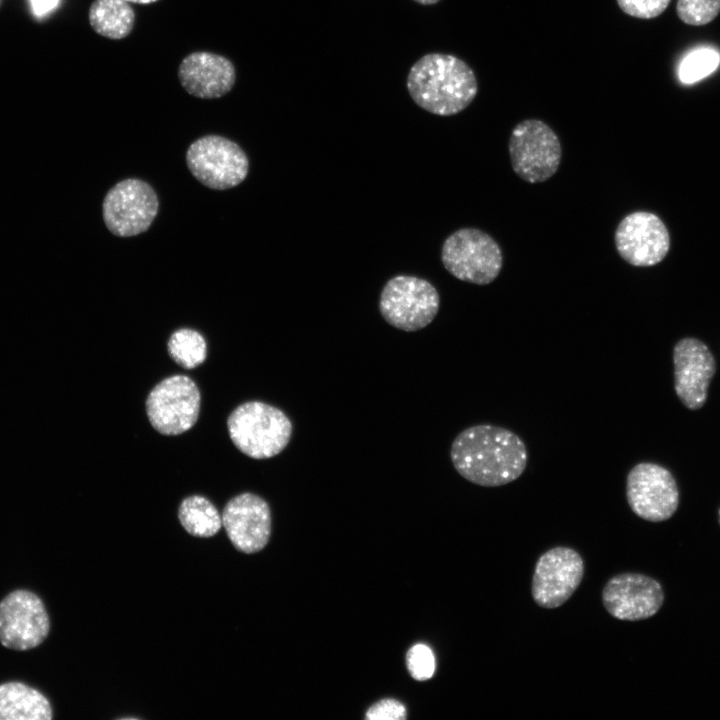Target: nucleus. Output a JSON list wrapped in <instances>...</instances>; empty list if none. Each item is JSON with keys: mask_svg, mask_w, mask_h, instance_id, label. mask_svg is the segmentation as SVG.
<instances>
[{"mask_svg": "<svg viewBox=\"0 0 720 720\" xmlns=\"http://www.w3.org/2000/svg\"><path fill=\"white\" fill-rule=\"evenodd\" d=\"M450 458L455 470L467 481L483 487H498L523 474L528 452L524 441L511 430L478 424L455 437Z\"/></svg>", "mask_w": 720, "mask_h": 720, "instance_id": "1", "label": "nucleus"}, {"mask_svg": "<svg viewBox=\"0 0 720 720\" xmlns=\"http://www.w3.org/2000/svg\"><path fill=\"white\" fill-rule=\"evenodd\" d=\"M407 90L422 109L440 116L455 115L474 100L478 83L471 67L460 58L429 53L409 70Z\"/></svg>", "mask_w": 720, "mask_h": 720, "instance_id": "2", "label": "nucleus"}, {"mask_svg": "<svg viewBox=\"0 0 720 720\" xmlns=\"http://www.w3.org/2000/svg\"><path fill=\"white\" fill-rule=\"evenodd\" d=\"M227 429L233 444L243 454L268 459L286 448L293 426L281 409L261 401H248L230 413Z\"/></svg>", "mask_w": 720, "mask_h": 720, "instance_id": "3", "label": "nucleus"}, {"mask_svg": "<svg viewBox=\"0 0 720 720\" xmlns=\"http://www.w3.org/2000/svg\"><path fill=\"white\" fill-rule=\"evenodd\" d=\"M441 260L451 275L477 285L493 282L503 264L498 243L476 228H461L449 235L442 245Z\"/></svg>", "mask_w": 720, "mask_h": 720, "instance_id": "4", "label": "nucleus"}, {"mask_svg": "<svg viewBox=\"0 0 720 720\" xmlns=\"http://www.w3.org/2000/svg\"><path fill=\"white\" fill-rule=\"evenodd\" d=\"M440 296L427 280L397 275L384 285L379 299V311L391 326L413 332L425 328L436 317Z\"/></svg>", "mask_w": 720, "mask_h": 720, "instance_id": "5", "label": "nucleus"}, {"mask_svg": "<svg viewBox=\"0 0 720 720\" xmlns=\"http://www.w3.org/2000/svg\"><path fill=\"white\" fill-rule=\"evenodd\" d=\"M508 149L513 171L529 183L551 178L562 156L557 134L538 119L518 123L511 132Z\"/></svg>", "mask_w": 720, "mask_h": 720, "instance_id": "6", "label": "nucleus"}, {"mask_svg": "<svg viewBox=\"0 0 720 720\" xmlns=\"http://www.w3.org/2000/svg\"><path fill=\"white\" fill-rule=\"evenodd\" d=\"M186 163L200 183L215 190L239 185L249 171L248 157L243 149L219 135H206L195 140L187 149Z\"/></svg>", "mask_w": 720, "mask_h": 720, "instance_id": "7", "label": "nucleus"}, {"mask_svg": "<svg viewBox=\"0 0 720 720\" xmlns=\"http://www.w3.org/2000/svg\"><path fill=\"white\" fill-rule=\"evenodd\" d=\"M201 395L186 375L164 378L149 392L145 407L148 420L160 434L175 436L191 429L200 412Z\"/></svg>", "mask_w": 720, "mask_h": 720, "instance_id": "8", "label": "nucleus"}, {"mask_svg": "<svg viewBox=\"0 0 720 720\" xmlns=\"http://www.w3.org/2000/svg\"><path fill=\"white\" fill-rule=\"evenodd\" d=\"M159 208L154 189L145 181L128 178L118 182L103 200V220L119 237H132L149 229Z\"/></svg>", "mask_w": 720, "mask_h": 720, "instance_id": "9", "label": "nucleus"}, {"mask_svg": "<svg viewBox=\"0 0 720 720\" xmlns=\"http://www.w3.org/2000/svg\"><path fill=\"white\" fill-rule=\"evenodd\" d=\"M626 499L638 517L662 522L675 514L679 505V489L668 469L656 463L640 462L628 472Z\"/></svg>", "mask_w": 720, "mask_h": 720, "instance_id": "10", "label": "nucleus"}, {"mask_svg": "<svg viewBox=\"0 0 720 720\" xmlns=\"http://www.w3.org/2000/svg\"><path fill=\"white\" fill-rule=\"evenodd\" d=\"M583 576L584 561L576 550L551 548L536 562L531 585L533 600L542 608H557L573 595Z\"/></svg>", "mask_w": 720, "mask_h": 720, "instance_id": "11", "label": "nucleus"}, {"mask_svg": "<svg viewBox=\"0 0 720 720\" xmlns=\"http://www.w3.org/2000/svg\"><path fill=\"white\" fill-rule=\"evenodd\" d=\"M50 629L42 600L28 590H15L0 602V643L23 651L40 645Z\"/></svg>", "mask_w": 720, "mask_h": 720, "instance_id": "12", "label": "nucleus"}, {"mask_svg": "<svg viewBox=\"0 0 720 720\" xmlns=\"http://www.w3.org/2000/svg\"><path fill=\"white\" fill-rule=\"evenodd\" d=\"M664 591L654 578L640 573L611 577L602 590V603L614 618L640 621L654 616L664 602Z\"/></svg>", "mask_w": 720, "mask_h": 720, "instance_id": "13", "label": "nucleus"}, {"mask_svg": "<svg viewBox=\"0 0 720 720\" xmlns=\"http://www.w3.org/2000/svg\"><path fill=\"white\" fill-rule=\"evenodd\" d=\"M615 246L627 263L647 267L665 258L670 237L665 224L657 215L636 211L619 222L615 230Z\"/></svg>", "mask_w": 720, "mask_h": 720, "instance_id": "14", "label": "nucleus"}, {"mask_svg": "<svg viewBox=\"0 0 720 720\" xmlns=\"http://www.w3.org/2000/svg\"><path fill=\"white\" fill-rule=\"evenodd\" d=\"M673 364L674 388L679 400L689 410L702 408L716 372L712 352L699 339L683 338L673 348Z\"/></svg>", "mask_w": 720, "mask_h": 720, "instance_id": "15", "label": "nucleus"}, {"mask_svg": "<svg viewBox=\"0 0 720 720\" xmlns=\"http://www.w3.org/2000/svg\"><path fill=\"white\" fill-rule=\"evenodd\" d=\"M271 511L260 496L245 492L231 498L222 512V525L233 546L251 554L262 550L271 535Z\"/></svg>", "mask_w": 720, "mask_h": 720, "instance_id": "16", "label": "nucleus"}, {"mask_svg": "<svg viewBox=\"0 0 720 720\" xmlns=\"http://www.w3.org/2000/svg\"><path fill=\"white\" fill-rule=\"evenodd\" d=\"M178 78L190 95L201 99H215L231 91L236 80V70L228 58L198 51L187 55L181 61Z\"/></svg>", "mask_w": 720, "mask_h": 720, "instance_id": "17", "label": "nucleus"}, {"mask_svg": "<svg viewBox=\"0 0 720 720\" xmlns=\"http://www.w3.org/2000/svg\"><path fill=\"white\" fill-rule=\"evenodd\" d=\"M48 699L38 690L21 682L0 685V720H50Z\"/></svg>", "mask_w": 720, "mask_h": 720, "instance_id": "18", "label": "nucleus"}, {"mask_svg": "<svg viewBox=\"0 0 720 720\" xmlns=\"http://www.w3.org/2000/svg\"><path fill=\"white\" fill-rule=\"evenodd\" d=\"M89 22L97 34L119 40L132 32L135 12L124 0H94L89 9Z\"/></svg>", "mask_w": 720, "mask_h": 720, "instance_id": "19", "label": "nucleus"}, {"mask_svg": "<svg viewBox=\"0 0 720 720\" xmlns=\"http://www.w3.org/2000/svg\"><path fill=\"white\" fill-rule=\"evenodd\" d=\"M178 518L189 534L201 538L216 535L223 526L222 515L210 500L201 495L184 498L178 508Z\"/></svg>", "mask_w": 720, "mask_h": 720, "instance_id": "20", "label": "nucleus"}, {"mask_svg": "<svg viewBox=\"0 0 720 720\" xmlns=\"http://www.w3.org/2000/svg\"><path fill=\"white\" fill-rule=\"evenodd\" d=\"M169 356L186 369L202 364L207 357V343L204 337L191 328L174 331L167 343Z\"/></svg>", "mask_w": 720, "mask_h": 720, "instance_id": "21", "label": "nucleus"}, {"mask_svg": "<svg viewBox=\"0 0 720 720\" xmlns=\"http://www.w3.org/2000/svg\"><path fill=\"white\" fill-rule=\"evenodd\" d=\"M720 54L713 48L701 47L687 54L681 61L678 76L682 83H695L716 70Z\"/></svg>", "mask_w": 720, "mask_h": 720, "instance_id": "22", "label": "nucleus"}, {"mask_svg": "<svg viewBox=\"0 0 720 720\" xmlns=\"http://www.w3.org/2000/svg\"><path fill=\"white\" fill-rule=\"evenodd\" d=\"M677 15L692 26L710 23L720 13V0H678Z\"/></svg>", "mask_w": 720, "mask_h": 720, "instance_id": "23", "label": "nucleus"}, {"mask_svg": "<svg viewBox=\"0 0 720 720\" xmlns=\"http://www.w3.org/2000/svg\"><path fill=\"white\" fill-rule=\"evenodd\" d=\"M407 668L411 676L419 681L430 679L435 671V657L425 644H416L407 652Z\"/></svg>", "mask_w": 720, "mask_h": 720, "instance_id": "24", "label": "nucleus"}, {"mask_svg": "<svg viewBox=\"0 0 720 720\" xmlns=\"http://www.w3.org/2000/svg\"><path fill=\"white\" fill-rule=\"evenodd\" d=\"M671 0H617L621 10L640 19H652L662 14Z\"/></svg>", "mask_w": 720, "mask_h": 720, "instance_id": "25", "label": "nucleus"}, {"mask_svg": "<svg viewBox=\"0 0 720 720\" xmlns=\"http://www.w3.org/2000/svg\"><path fill=\"white\" fill-rule=\"evenodd\" d=\"M406 717L405 706L391 698L378 701L366 713V719L368 720H404Z\"/></svg>", "mask_w": 720, "mask_h": 720, "instance_id": "26", "label": "nucleus"}, {"mask_svg": "<svg viewBox=\"0 0 720 720\" xmlns=\"http://www.w3.org/2000/svg\"><path fill=\"white\" fill-rule=\"evenodd\" d=\"M59 0H29L33 13L42 17L51 12Z\"/></svg>", "mask_w": 720, "mask_h": 720, "instance_id": "27", "label": "nucleus"}, {"mask_svg": "<svg viewBox=\"0 0 720 720\" xmlns=\"http://www.w3.org/2000/svg\"><path fill=\"white\" fill-rule=\"evenodd\" d=\"M126 2L137 3V4H151L158 0H124Z\"/></svg>", "mask_w": 720, "mask_h": 720, "instance_id": "28", "label": "nucleus"}, {"mask_svg": "<svg viewBox=\"0 0 720 720\" xmlns=\"http://www.w3.org/2000/svg\"><path fill=\"white\" fill-rule=\"evenodd\" d=\"M422 5H433L438 3L440 0H413Z\"/></svg>", "mask_w": 720, "mask_h": 720, "instance_id": "29", "label": "nucleus"}, {"mask_svg": "<svg viewBox=\"0 0 720 720\" xmlns=\"http://www.w3.org/2000/svg\"><path fill=\"white\" fill-rule=\"evenodd\" d=\"M718 522H719V525H720V508H719V510H718Z\"/></svg>", "mask_w": 720, "mask_h": 720, "instance_id": "30", "label": "nucleus"}]
</instances>
